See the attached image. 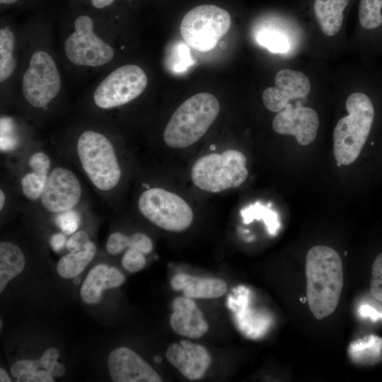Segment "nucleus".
Segmentation results:
<instances>
[{
	"instance_id": "nucleus-1",
	"label": "nucleus",
	"mask_w": 382,
	"mask_h": 382,
	"mask_svg": "<svg viewBox=\"0 0 382 382\" xmlns=\"http://www.w3.org/2000/svg\"><path fill=\"white\" fill-rule=\"evenodd\" d=\"M306 299L314 317H328L337 308L343 286L342 262L332 248L316 245L306 257Z\"/></svg>"
},
{
	"instance_id": "nucleus-2",
	"label": "nucleus",
	"mask_w": 382,
	"mask_h": 382,
	"mask_svg": "<svg viewBox=\"0 0 382 382\" xmlns=\"http://www.w3.org/2000/svg\"><path fill=\"white\" fill-rule=\"evenodd\" d=\"M348 115L337 122L333 132V154L337 162L349 165L360 156L369 138L375 119L371 100L354 93L346 100Z\"/></svg>"
},
{
	"instance_id": "nucleus-3",
	"label": "nucleus",
	"mask_w": 382,
	"mask_h": 382,
	"mask_svg": "<svg viewBox=\"0 0 382 382\" xmlns=\"http://www.w3.org/2000/svg\"><path fill=\"white\" fill-rule=\"evenodd\" d=\"M218 99L209 93H197L174 112L163 132L166 144L174 149L190 146L206 133L219 115Z\"/></svg>"
},
{
	"instance_id": "nucleus-4",
	"label": "nucleus",
	"mask_w": 382,
	"mask_h": 382,
	"mask_svg": "<svg viewBox=\"0 0 382 382\" xmlns=\"http://www.w3.org/2000/svg\"><path fill=\"white\" fill-rule=\"evenodd\" d=\"M247 159L241 151L228 149L198 158L191 170L195 185L209 192L238 187L247 179Z\"/></svg>"
},
{
	"instance_id": "nucleus-5",
	"label": "nucleus",
	"mask_w": 382,
	"mask_h": 382,
	"mask_svg": "<svg viewBox=\"0 0 382 382\" xmlns=\"http://www.w3.org/2000/svg\"><path fill=\"white\" fill-rule=\"evenodd\" d=\"M77 153L85 173L97 188L107 191L118 184L120 167L112 144L103 134L83 132L77 141Z\"/></svg>"
},
{
	"instance_id": "nucleus-6",
	"label": "nucleus",
	"mask_w": 382,
	"mask_h": 382,
	"mask_svg": "<svg viewBox=\"0 0 382 382\" xmlns=\"http://www.w3.org/2000/svg\"><path fill=\"white\" fill-rule=\"evenodd\" d=\"M230 14L214 5L197 6L183 18L180 32L185 42L199 52H207L216 45L228 31Z\"/></svg>"
},
{
	"instance_id": "nucleus-7",
	"label": "nucleus",
	"mask_w": 382,
	"mask_h": 382,
	"mask_svg": "<svg viewBox=\"0 0 382 382\" xmlns=\"http://www.w3.org/2000/svg\"><path fill=\"white\" fill-rule=\"evenodd\" d=\"M138 206L144 216L166 231H183L193 221L190 205L179 195L162 188L154 187L143 192Z\"/></svg>"
},
{
	"instance_id": "nucleus-8",
	"label": "nucleus",
	"mask_w": 382,
	"mask_h": 382,
	"mask_svg": "<svg viewBox=\"0 0 382 382\" xmlns=\"http://www.w3.org/2000/svg\"><path fill=\"white\" fill-rule=\"evenodd\" d=\"M147 83V76L141 67L126 64L115 69L100 83L93 100L101 108L122 105L142 93Z\"/></svg>"
},
{
	"instance_id": "nucleus-9",
	"label": "nucleus",
	"mask_w": 382,
	"mask_h": 382,
	"mask_svg": "<svg viewBox=\"0 0 382 382\" xmlns=\"http://www.w3.org/2000/svg\"><path fill=\"white\" fill-rule=\"evenodd\" d=\"M74 28L75 32L64 42L65 53L71 62L95 67L112 59L115 54L112 47L93 33V23L89 16H79L75 20Z\"/></svg>"
},
{
	"instance_id": "nucleus-10",
	"label": "nucleus",
	"mask_w": 382,
	"mask_h": 382,
	"mask_svg": "<svg viewBox=\"0 0 382 382\" xmlns=\"http://www.w3.org/2000/svg\"><path fill=\"white\" fill-rule=\"evenodd\" d=\"M61 79L52 57L43 51L35 52L23 77V93L33 107L47 105L58 94Z\"/></svg>"
},
{
	"instance_id": "nucleus-11",
	"label": "nucleus",
	"mask_w": 382,
	"mask_h": 382,
	"mask_svg": "<svg viewBox=\"0 0 382 382\" xmlns=\"http://www.w3.org/2000/svg\"><path fill=\"white\" fill-rule=\"evenodd\" d=\"M81 195V184L75 174L67 168L59 167L48 175L40 199L47 210L60 213L74 208Z\"/></svg>"
},
{
	"instance_id": "nucleus-12",
	"label": "nucleus",
	"mask_w": 382,
	"mask_h": 382,
	"mask_svg": "<svg viewBox=\"0 0 382 382\" xmlns=\"http://www.w3.org/2000/svg\"><path fill=\"white\" fill-rule=\"evenodd\" d=\"M319 123L318 115L313 109L289 103L275 115L272 125L275 132L294 136L300 145L306 146L315 140Z\"/></svg>"
},
{
	"instance_id": "nucleus-13",
	"label": "nucleus",
	"mask_w": 382,
	"mask_h": 382,
	"mask_svg": "<svg viewBox=\"0 0 382 382\" xmlns=\"http://www.w3.org/2000/svg\"><path fill=\"white\" fill-rule=\"evenodd\" d=\"M311 91V82L302 72L289 69L279 71L275 76V86L267 88L262 93L264 106L277 112L284 110L289 101L305 98Z\"/></svg>"
},
{
	"instance_id": "nucleus-14",
	"label": "nucleus",
	"mask_w": 382,
	"mask_h": 382,
	"mask_svg": "<svg viewBox=\"0 0 382 382\" xmlns=\"http://www.w3.org/2000/svg\"><path fill=\"white\" fill-rule=\"evenodd\" d=\"M109 373L115 382H161L160 376L132 349L121 347L108 359Z\"/></svg>"
},
{
	"instance_id": "nucleus-15",
	"label": "nucleus",
	"mask_w": 382,
	"mask_h": 382,
	"mask_svg": "<svg viewBox=\"0 0 382 382\" xmlns=\"http://www.w3.org/2000/svg\"><path fill=\"white\" fill-rule=\"evenodd\" d=\"M166 357L185 377L192 381L201 379L212 362L205 347L187 340L169 345Z\"/></svg>"
},
{
	"instance_id": "nucleus-16",
	"label": "nucleus",
	"mask_w": 382,
	"mask_h": 382,
	"mask_svg": "<svg viewBox=\"0 0 382 382\" xmlns=\"http://www.w3.org/2000/svg\"><path fill=\"white\" fill-rule=\"evenodd\" d=\"M170 318L172 329L177 334L192 339L202 337L209 330L203 313L195 301L187 296L176 297L173 301Z\"/></svg>"
},
{
	"instance_id": "nucleus-17",
	"label": "nucleus",
	"mask_w": 382,
	"mask_h": 382,
	"mask_svg": "<svg viewBox=\"0 0 382 382\" xmlns=\"http://www.w3.org/2000/svg\"><path fill=\"white\" fill-rule=\"evenodd\" d=\"M170 285L175 291L183 290L185 296L191 299H216L227 291V284L222 279L200 278L184 273L175 275Z\"/></svg>"
},
{
	"instance_id": "nucleus-18",
	"label": "nucleus",
	"mask_w": 382,
	"mask_h": 382,
	"mask_svg": "<svg viewBox=\"0 0 382 382\" xmlns=\"http://www.w3.org/2000/svg\"><path fill=\"white\" fill-rule=\"evenodd\" d=\"M349 0H315L314 14L323 33L328 36L336 35L343 22V11Z\"/></svg>"
},
{
	"instance_id": "nucleus-19",
	"label": "nucleus",
	"mask_w": 382,
	"mask_h": 382,
	"mask_svg": "<svg viewBox=\"0 0 382 382\" xmlns=\"http://www.w3.org/2000/svg\"><path fill=\"white\" fill-rule=\"evenodd\" d=\"M25 259L23 253L16 244L8 241L0 243V292L12 279L24 269Z\"/></svg>"
},
{
	"instance_id": "nucleus-20",
	"label": "nucleus",
	"mask_w": 382,
	"mask_h": 382,
	"mask_svg": "<svg viewBox=\"0 0 382 382\" xmlns=\"http://www.w3.org/2000/svg\"><path fill=\"white\" fill-rule=\"evenodd\" d=\"M96 253V245L90 241L83 250L65 255L57 263L59 275L65 279L79 276L93 260Z\"/></svg>"
},
{
	"instance_id": "nucleus-21",
	"label": "nucleus",
	"mask_w": 382,
	"mask_h": 382,
	"mask_svg": "<svg viewBox=\"0 0 382 382\" xmlns=\"http://www.w3.org/2000/svg\"><path fill=\"white\" fill-rule=\"evenodd\" d=\"M108 269L107 265L100 264L90 270L80 291L83 303L96 304L100 301L103 291L105 290V276Z\"/></svg>"
},
{
	"instance_id": "nucleus-22",
	"label": "nucleus",
	"mask_w": 382,
	"mask_h": 382,
	"mask_svg": "<svg viewBox=\"0 0 382 382\" xmlns=\"http://www.w3.org/2000/svg\"><path fill=\"white\" fill-rule=\"evenodd\" d=\"M243 222L245 224L254 220H262L267 226L268 233L275 236L280 227L278 214L272 209L266 207L260 202L249 204L241 210Z\"/></svg>"
},
{
	"instance_id": "nucleus-23",
	"label": "nucleus",
	"mask_w": 382,
	"mask_h": 382,
	"mask_svg": "<svg viewBox=\"0 0 382 382\" xmlns=\"http://www.w3.org/2000/svg\"><path fill=\"white\" fill-rule=\"evenodd\" d=\"M15 37L13 32L5 27L0 30V81L7 79L14 71L16 62L13 56Z\"/></svg>"
},
{
	"instance_id": "nucleus-24",
	"label": "nucleus",
	"mask_w": 382,
	"mask_h": 382,
	"mask_svg": "<svg viewBox=\"0 0 382 382\" xmlns=\"http://www.w3.org/2000/svg\"><path fill=\"white\" fill-rule=\"evenodd\" d=\"M382 348V339L375 336H366L349 345V354L357 362H366L377 359Z\"/></svg>"
},
{
	"instance_id": "nucleus-25",
	"label": "nucleus",
	"mask_w": 382,
	"mask_h": 382,
	"mask_svg": "<svg viewBox=\"0 0 382 382\" xmlns=\"http://www.w3.org/2000/svg\"><path fill=\"white\" fill-rule=\"evenodd\" d=\"M359 21L366 30H373L382 25V0H360Z\"/></svg>"
},
{
	"instance_id": "nucleus-26",
	"label": "nucleus",
	"mask_w": 382,
	"mask_h": 382,
	"mask_svg": "<svg viewBox=\"0 0 382 382\" xmlns=\"http://www.w3.org/2000/svg\"><path fill=\"white\" fill-rule=\"evenodd\" d=\"M260 45L274 53H284L289 49L288 38L282 32L274 30H263L257 36Z\"/></svg>"
},
{
	"instance_id": "nucleus-27",
	"label": "nucleus",
	"mask_w": 382,
	"mask_h": 382,
	"mask_svg": "<svg viewBox=\"0 0 382 382\" xmlns=\"http://www.w3.org/2000/svg\"><path fill=\"white\" fill-rule=\"evenodd\" d=\"M48 175L35 172L25 175L21 181L23 195L28 199L35 200L40 197L47 181Z\"/></svg>"
},
{
	"instance_id": "nucleus-28",
	"label": "nucleus",
	"mask_w": 382,
	"mask_h": 382,
	"mask_svg": "<svg viewBox=\"0 0 382 382\" xmlns=\"http://www.w3.org/2000/svg\"><path fill=\"white\" fill-rule=\"evenodd\" d=\"M169 59L170 66L174 72L183 71L192 63L187 45L181 42L173 45Z\"/></svg>"
},
{
	"instance_id": "nucleus-29",
	"label": "nucleus",
	"mask_w": 382,
	"mask_h": 382,
	"mask_svg": "<svg viewBox=\"0 0 382 382\" xmlns=\"http://www.w3.org/2000/svg\"><path fill=\"white\" fill-rule=\"evenodd\" d=\"M371 273V294L374 299L382 303V252L376 257Z\"/></svg>"
},
{
	"instance_id": "nucleus-30",
	"label": "nucleus",
	"mask_w": 382,
	"mask_h": 382,
	"mask_svg": "<svg viewBox=\"0 0 382 382\" xmlns=\"http://www.w3.org/2000/svg\"><path fill=\"white\" fill-rule=\"evenodd\" d=\"M121 262L126 270L137 272L144 267L146 260L144 253L136 249L129 248L123 255Z\"/></svg>"
},
{
	"instance_id": "nucleus-31",
	"label": "nucleus",
	"mask_w": 382,
	"mask_h": 382,
	"mask_svg": "<svg viewBox=\"0 0 382 382\" xmlns=\"http://www.w3.org/2000/svg\"><path fill=\"white\" fill-rule=\"evenodd\" d=\"M80 218L74 211L71 209L60 212L56 217V223L64 233L73 234L79 227Z\"/></svg>"
},
{
	"instance_id": "nucleus-32",
	"label": "nucleus",
	"mask_w": 382,
	"mask_h": 382,
	"mask_svg": "<svg viewBox=\"0 0 382 382\" xmlns=\"http://www.w3.org/2000/svg\"><path fill=\"white\" fill-rule=\"evenodd\" d=\"M129 236L120 232H115L110 235L107 243L106 250L110 255H117L129 248Z\"/></svg>"
},
{
	"instance_id": "nucleus-33",
	"label": "nucleus",
	"mask_w": 382,
	"mask_h": 382,
	"mask_svg": "<svg viewBox=\"0 0 382 382\" xmlns=\"http://www.w3.org/2000/svg\"><path fill=\"white\" fill-rule=\"evenodd\" d=\"M40 369H43L40 359L37 360L23 359L13 364L11 367V374L17 378L24 374Z\"/></svg>"
},
{
	"instance_id": "nucleus-34",
	"label": "nucleus",
	"mask_w": 382,
	"mask_h": 382,
	"mask_svg": "<svg viewBox=\"0 0 382 382\" xmlns=\"http://www.w3.org/2000/svg\"><path fill=\"white\" fill-rule=\"evenodd\" d=\"M129 236V248L136 249L144 254H148L153 249L150 238L143 233H134Z\"/></svg>"
},
{
	"instance_id": "nucleus-35",
	"label": "nucleus",
	"mask_w": 382,
	"mask_h": 382,
	"mask_svg": "<svg viewBox=\"0 0 382 382\" xmlns=\"http://www.w3.org/2000/svg\"><path fill=\"white\" fill-rule=\"evenodd\" d=\"M29 166L33 172L48 175L50 161L45 153L39 151L31 156L29 160Z\"/></svg>"
},
{
	"instance_id": "nucleus-36",
	"label": "nucleus",
	"mask_w": 382,
	"mask_h": 382,
	"mask_svg": "<svg viewBox=\"0 0 382 382\" xmlns=\"http://www.w3.org/2000/svg\"><path fill=\"white\" fill-rule=\"evenodd\" d=\"M90 242L88 234L83 231L73 233L66 243V248L70 253L83 250Z\"/></svg>"
},
{
	"instance_id": "nucleus-37",
	"label": "nucleus",
	"mask_w": 382,
	"mask_h": 382,
	"mask_svg": "<svg viewBox=\"0 0 382 382\" xmlns=\"http://www.w3.org/2000/svg\"><path fill=\"white\" fill-rule=\"evenodd\" d=\"M17 382H53V376L45 369H38L24 374L16 378Z\"/></svg>"
},
{
	"instance_id": "nucleus-38",
	"label": "nucleus",
	"mask_w": 382,
	"mask_h": 382,
	"mask_svg": "<svg viewBox=\"0 0 382 382\" xmlns=\"http://www.w3.org/2000/svg\"><path fill=\"white\" fill-rule=\"evenodd\" d=\"M125 281V275L116 267H111L108 269L105 276V290L118 287Z\"/></svg>"
},
{
	"instance_id": "nucleus-39",
	"label": "nucleus",
	"mask_w": 382,
	"mask_h": 382,
	"mask_svg": "<svg viewBox=\"0 0 382 382\" xmlns=\"http://www.w3.org/2000/svg\"><path fill=\"white\" fill-rule=\"evenodd\" d=\"M59 352L56 348H49L40 358L42 369L50 372L53 366L57 363Z\"/></svg>"
},
{
	"instance_id": "nucleus-40",
	"label": "nucleus",
	"mask_w": 382,
	"mask_h": 382,
	"mask_svg": "<svg viewBox=\"0 0 382 382\" xmlns=\"http://www.w3.org/2000/svg\"><path fill=\"white\" fill-rule=\"evenodd\" d=\"M359 313L364 318H370L372 320L382 318V312H378L375 308L369 305H362L359 308Z\"/></svg>"
},
{
	"instance_id": "nucleus-41",
	"label": "nucleus",
	"mask_w": 382,
	"mask_h": 382,
	"mask_svg": "<svg viewBox=\"0 0 382 382\" xmlns=\"http://www.w3.org/2000/svg\"><path fill=\"white\" fill-rule=\"evenodd\" d=\"M66 237L62 233H57L54 234L50 240L51 246L56 252L61 250L64 246L66 245Z\"/></svg>"
},
{
	"instance_id": "nucleus-42",
	"label": "nucleus",
	"mask_w": 382,
	"mask_h": 382,
	"mask_svg": "<svg viewBox=\"0 0 382 382\" xmlns=\"http://www.w3.org/2000/svg\"><path fill=\"white\" fill-rule=\"evenodd\" d=\"M65 371H66V369H65V366H64V364L57 362L53 366V368L50 371L49 373L53 377H60V376L64 375V374L65 373Z\"/></svg>"
},
{
	"instance_id": "nucleus-43",
	"label": "nucleus",
	"mask_w": 382,
	"mask_h": 382,
	"mask_svg": "<svg viewBox=\"0 0 382 382\" xmlns=\"http://www.w3.org/2000/svg\"><path fill=\"white\" fill-rule=\"evenodd\" d=\"M114 0H91V3L95 8H103L110 6Z\"/></svg>"
},
{
	"instance_id": "nucleus-44",
	"label": "nucleus",
	"mask_w": 382,
	"mask_h": 382,
	"mask_svg": "<svg viewBox=\"0 0 382 382\" xmlns=\"http://www.w3.org/2000/svg\"><path fill=\"white\" fill-rule=\"evenodd\" d=\"M0 381L1 382H11V379L8 376L6 371L2 368L0 369Z\"/></svg>"
},
{
	"instance_id": "nucleus-45",
	"label": "nucleus",
	"mask_w": 382,
	"mask_h": 382,
	"mask_svg": "<svg viewBox=\"0 0 382 382\" xmlns=\"http://www.w3.org/2000/svg\"><path fill=\"white\" fill-rule=\"evenodd\" d=\"M5 203V195L2 190H0V209H3Z\"/></svg>"
},
{
	"instance_id": "nucleus-46",
	"label": "nucleus",
	"mask_w": 382,
	"mask_h": 382,
	"mask_svg": "<svg viewBox=\"0 0 382 382\" xmlns=\"http://www.w3.org/2000/svg\"><path fill=\"white\" fill-rule=\"evenodd\" d=\"M18 0H0L1 4H11L16 2Z\"/></svg>"
},
{
	"instance_id": "nucleus-47",
	"label": "nucleus",
	"mask_w": 382,
	"mask_h": 382,
	"mask_svg": "<svg viewBox=\"0 0 382 382\" xmlns=\"http://www.w3.org/2000/svg\"><path fill=\"white\" fill-rule=\"evenodd\" d=\"M73 282H74V284H80L81 283V278L79 277L78 276L74 277Z\"/></svg>"
},
{
	"instance_id": "nucleus-48",
	"label": "nucleus",
	"mask_w": 382,
	"mask_h": 382,
	"mask_svg": "<svg viewBox=\"0 0 382 382\" xmlns=\"http://www.w3.org/2000/svg\"><path fill=\"white\" fill-rule=\"evenodd\" d=\"M154 360L156 363H160L161 361V358L159 356H155Z\"/></svg>"
},
{
	"instance_id": "nucleus-49",
	"label": "nucleus",
	"mask_w": 382,
	"mask_h": 382,
	"mask_svg": "<svg viewBox=\"0 0 382 382\" xmlns=\"http://www.w3.org/2000/svg\"><path fill=\"white\" fill-rule=\"evenodd\" d=\"M210 149H211L212 150H214V149H215V146H214V145H212V146H210Z\"/></svg>"
},
{
	"instance_id": "nucleus-50",
	"label": "nucleus",
	"mask_w": 382,
	"mask_h": 382,
	"mask_svg": "<svg viewBox=\"0 0 382 382\" xmlns=\"http://www.w3.org/2000/svg\"><path fill=\"white\" fill-rule=\"evenodd\" d=\"M128 1H131V0H128Z\"/></svg>"
}]
</instances>
